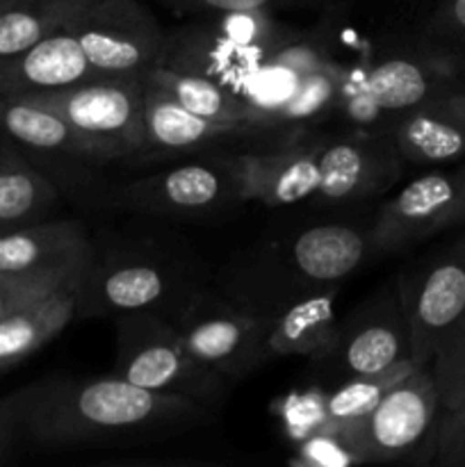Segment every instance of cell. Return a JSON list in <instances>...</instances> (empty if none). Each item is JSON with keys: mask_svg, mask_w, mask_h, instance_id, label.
Listing matches in <instances>:
<instances>
[{"mask_svg": "<svg viewBox=\"0 0 465 467\" xmlns=\"http://www.w3.org/2000/svg\"><path fill=\"white\" fill-rule=\"evenodd\" d=\"M296 465H313V467H346L356 465L354 456L346 450L342 438L333 433H310V436L299 438L296 456L292 459Z\"/></svg>", "mask_w": 465, "mask_h": 467, "instance_id": "4dcf8cb0", "label": "cell"}, {"mask_svg": "<svg viewBox=\"0 0 465 467\" xmlns=\"http://www.w3.org/2000/svg\"><path fill=\"white\" fill-rule=\"evenodd\" d=\"M342 76H345V64L337 59L322 71L305 76L287 99H283L251 123L253 132H269L281 140H290V137L317 130V126L333 117Z\"/></svg>", "mask_w": 465, "mask_h": 467, "instance_id": "44dd1931", "label": "cell"}, {"mask_svg": "<svg viewBox=\"0 0 465 467\" xmlns=\"http://www.w3.org/2000/svg\"><path fill=\"white\" fill-rule=\"evenodd\" d=\"M465 223V167L433 169L413 178L378 208L369 226L372 255L408 246Z\"/></svg>", "mask_w": 465, "mask_h": 467, "instance_id": "8fae6325", "label": "cell"}, {"mask_svg": "<svg viewBox=\"0 0 465 467\" xmlns=\"http://www.w3.org/2000/svg\"><path fill=\"white\" fill-rule=\"evenodd\" d=\"M87 269L76 272L53 292L14 310L0 322V372L30 358L76 319Z\"/></svg>", "mask_w": 465, "mask_h": 467, "instance_id": "e0dca14e", "label": "cell"}, {"mask_svg": "<svg viewBox=\"0 0 465 467\" xmlns=\"http://www.w3.org/2000/svg\"><path fill=\"white\" fill-rule=\"evenodd\" d=\"M114 374L146 390L190 400L217 413L232 383L190 354L171 319L153 310L114 317Z\"/></svg>", "mask_w": 465, "mask_h": 467, "instance_id": "3957f363", "label": "cell"}, {"mask_svg": "<svg viewBox=\"0 0 465 467\" xmlns=\"http://www.w3.org/2000/svg\"><path fill=\"white\" fill-rule=\"evenodd\" d=\"M57 196L48 176L0 146V233L44 222Z\"/></svg>", "mask_w": 465, "mask_h": 467, "instance_id": "603a6c76", "label": "cell"}, {"mask_svg": "<svg viewBox=\"0 0 465 467\" xmlns=\"http://www.w3.org/2000/svg\"><path fill=\"white\" fill-rule=\"evenodd\" d=\"M64 27L78 36L96 76H144L167 39L140 0H82Z\"/></svg>", "mask_w": 465, "mask_h": 467, "instance_id": "9c48e42d", "label": "cell"}, {"mask_svg": "<svg viewBox=\"0 0 465 467\" xmlns=\"http://www.w3.org/2000/svg\"><path fill=\"white\" fill-rule=\"evenodd\" d=\"M365 85L397 121L424 100L465 87V53L422 39L415 48H397L365 64Z\"/></svg>", "mask_w": 465, "mask_h": 467, "instance_id": "4fadbf2b", "label": "cell"}, {"mask_svg": "<svg viewBox=\"0 0 465 467\" xmlns=\"http://www.w3.org/2000/svg\"><path fill=\"white\" fill-rule=\"evenodd\" d=\"M440 415V392L431 365L413 369L390 388L377 406L342 433V442L360 463L419 461L431 463L433 433Z\"/></svg>", "mask_w": 465, "mask_h": 467, "instance_id": "8992f818", "label": "cell"}, {"mask_svg": "<svg viewBox=\"0 0 465 467\" xmlns=\"http://www.w3.org/2000/svg\"><path fill=\"white\" fill-rule=\"evenodd\" d=\"M16 397L21 433L48 450L160 441L214 418L205 406L146 390L114 372L96 379H44L16 390Z\"/></svg>", "mask_w": 465, "mask_h": 467, "instance_id": "6da1fadb", "label": "cell"}, {"mask_svg": "<svg viewBox=\"0 0 465 467\" xmlns=\"http://www.w3.org/2000/svg\"><path fill=\"white\" fill-rule=\"evenodd\" d=\"M94 249L82 223L36 222L0 233V272H41L89 263Z\"/></svg>", "mask_w": 465, "mask_h": 467, "instance_id": "ffe728a7", "label": "cell"}, {"mask_svg": "<svg viewBox=\"0 0 465 467\" xmlns=\"http://www.w3.org/2000/svg\"><path fill=\"white\" fill-rule=\"evenodd\" d=\"M196 267L178 255L150 249H117L105 260H91L78 296V319L119 317L153 310L171 315L196 290Z\"/></svg>", "mask_w": 465, "mask_h": 467, "instance_id": "277c9868", "label": "cell"}, {"mask_svg": "<svg viewBox=\"0 0 465 467\" xmlns=\"http://www.w3.org/2000/svg\"><path fill=\"white\" fill-rule=\"evenodd\" d=\"M82 0H7L0 7V59L32 48L62 30Z\"/></svg>", "mask_w": 465, "mask_h": 467, "instance_id": "d4e9b609", "label": "cell"}, {"mask_svg": "<svg viewBox=\"0 0 465 467\" xmlns=\"http://www.w3.org/2000/svg\"><path fill=\"white\" fill-rule=\"evenodd\" d=\"M433 465L465 467V404L440 410L433 433Z\"/></svg>", "mask_w": 465, "mask_h": 467, "instance_id": "f546056e", "label": "cell"}, {"mask_svg": "<svg viewBox=\"0 0 465 467\" xmlns=\"http://www.w3.org/2000/svg\"><path fill=\"white\" fill-rule=\"evenodd\" d=\"M372 255L369 226L326 222L258 242L223 272L222 295L276 317L310 295L340 287Z\"/></svg>", "mask_w": 465, "mask_h": 467, "instance_id": "7a4b0ae2", "label": "cell"}, {"mask_svg": "<svg viewBox=\"0 0 465 467\" xmlns=\"http://www.w3.org/2000/svg\"><path fill=\"white\" fill-rule=\"evenodd\" d=\"M422 39L465 53V0H440L424 21Z\"/></svg>", "mask_w": 465, "mask_h": 467, "instance_id": "f1b7e54d", "label": "cell"}, {"mask_svg": "<svg viewBox=\"0 0 465 467\" xmlns=\"http://www.w3.org/2000/svg\"><path fill=\"white\" fill-rule=\"evenodd\" d=\"M144 76H98L62 89L21 94L67 119L112 160L144 146Z\"/></svg>", "mask_w": 465, "mask_h": 467, "instance_id": "52a82bcc", "label": "cell"}, {"mask_svg": "<svg viewBox=\"0 0 465 467\" xmlns=\"http://www.w3.org/2000/svg\"><path fill=\"white\" fill-rule=\"evenodd\" d=\"M91 260L89 263L73 265V267L41 269V272H0V322L7 315H12L14 310L23 308L30 301L53 292L55 287L62 285L76 272L89 267Z\"/></svg>", "mask_w": 465, "mask_h": 467, "instance_id": "484cf974", "label": "cell"}, {"mask_svg": "<svg viewBox=\"0 0 465 467\" xmlns=\"http://www.w3.org/2000/svg\"><path fill=\"white\" fill-rule=\"evenodd\" d=\"M406 358H410L408 324L395 281L351 310L337 327L331 349L317 360L333 363L345 379L383 372Z\"/></svg>", "mask_w": 465, "mask_h": 467, "instance_id": "7c38bea8", "label": "cell"}, {"mask_svg": "<svg viewBox=\"0 0 465 467\" xmlns=\"http://www.w3.org/2000/svg\"><path fill=\"white\" fill-rule=\"evenodd\" d=\"M146 78L153 80L155 85L164 87L171 96H176L178 103L185 105L190 112L199 114L208 121L222 123V126L242 128V130L253 135V130L246 126L244 100L231 87L222 85L212 78L199 76V73L178 71V68L160 67V64H155L146 73Z\"/></svg>", "mask_w": 465, "mask_h": 467, "instance_id": "cb8c5ba5", "label": "cell"}, {"mask_svg": "<svg viewBox=\"0 0 465 467\" xmlns=\"http://www.w3.org/2000/svg\"><path fill=\"white\" fill-rule=\"evenodd\" d=\"M392 141L404 162L450 164L465 158V87L424 100L397 119Z\"/></svg>", "mask_w": 465, "mask_h": 467, "instance_id": "9a60e30c", "label": "cell"}, {"mask_svg": "<svg viewBox=\"0 0 465 467\" xmlns=\"http://www.w3.org/2000/svg\"><path fill=\"white\" fill-rule=\"evenodd\" d=\"M418 368L422 365L406 358L383 372L345 377L331 390H310L304 397H292L285 410L287 424L296 438L310 433H333L340 438L360 422L395 383Z\"/></svg>", "mask_w": 465, "mask_h": 467, "instance_id": "5bb4252c", "label": "cell"}, {"mask_svg": "<svg viewBox=\"0 0 465 467\" xmlns=\"http://www.w3.org/2000/svg\"><path fill=\"white\" fill-rule=\"evenodd\" d=\"M0 132L39 153L62 155L82 162H109L108 150L82 135L53 109L23 96H0Z\"/></svg>", "mask_w": 465, "mask_h": 467, "instance_id": "d6986e66", "label": "cell"}, {"mask_svg": "<svg viewBox=\"0 0 465 467\" xmlns=\"http://www.w3.org/2000/svg\"><path fill=\"white\" fill-rule=\"evenodd\" d=\"M319 0H164V5L182 16H214V14H244V12H278V9L305 7Z\"/></svg>", "mask_w": 465, "mask_h": 467, "instance_id": "83f0119b", "label": "cell"}, {"mask_svg": "<svg viewBox=\"0 0 465 467\" xmlns=\"http://www.w3.org/2000/svg\"><path fill=\"white\" fill-rule=\"evenodd\" d=\"M190 354L226 381H242L274 358V317L253 313L222 292L199 287L169 315Z\"/></svg>", "mask_w": 465, "mask_h": 467, "instance_id": "5b68a950", "label": "cell"}, {"mask_svg": "<svg viewBox=\"0 0 465 467\" xmlns=\"http://www.w3.org/2000/svg\"><path fill=\"white\" fill-rule=\"evenodd\" d=\"M249 135L242 128L222 126L190 112L176 96L146 78L144 85V146L146 155H176L199 150L226 137Z\"/></svg>", "mask_w": 465, "mask_h": 467, "instance_id": "ac0fdd59", "label": "cell"}, {"mask_svg": "<svg viewBox=\"0 0 465 467\" xmlns=\"http://www.w3.org/2000/svg\"><path fill=\"white\" fill-rule=\"evenodd\" d=\"M433 377L440 392V410L465 404V327L459 328L431 360Z\"/></svg>", "mask_w": 465, "mask_h": 467, "instance_id": "4316f807", "label": "cell"}, {"mask_svg": "<svg viewBox=\"0 0 465 467\" xmlns=\"http://www.w3.org/2000/svg\"><path fill=\"white\" fill-rule=\"evenodd\" d=\"M340 287L310 295L296 301L274 317L269 347L274 358H290V356H305V358H322L331 349L337 336L336 299Z\"/></svg>", "mask_w": 465, "mask_h": 467, "instance_id": "7402d4cb", "label": "cell"}, {"mask_svg": "<svg viewBox=\"0 0 465 467\" xmlns=\"http://www.w3.org/2000/svg\"><path fill=\"white\" fill-rule=\"evenodd\" d=\"M98 78L68 27L53 32L32 48L0 59V96L62 89Z\"/></svg>", "mask_w": 465, "mask_h": 467, "instance_id": "2e32d148", "label": "cell"}, {"mask_svg": "<svg viewBox=\"0 0 465 467\" xmlns=\"http://www.w3.org/2000/svg\"><path fill=\"white\" fill-rule=\"evenodd\" d=\"M21 436V427H18V397L12 392L9 397L0 400V463L9 456L14 450V442Z\"/></svg>", "mask_w": 465, "mask_h": 467, "instance_id": "1f68e13d", "label": "cell"}, {"mask_svg": "<svg viewBox=\"0 0 465 467\" xmlns=\"http://www.w3.org/2000/svg\"><path fill=\"white\" fill-rule=\"evenodd\" d=\"M408 324L410 358L431 365L436 351L465 327V233L445 251L410 265L397 278Z\"/></svg>", "mask_w": 465, "mask_h": 467, "instance_id": "ba28073f", "label": "cell"}, {"mask_svg": "<svg viewBox=\"0 0 465 467\" xmlns=\"http://www.w3.org/2000/svg\"><path fill=\"white\" fill-rule=\"evenodd\" d=\"M114 203L149 217L194 219L244 201L237 158L196 160L126 182Z\"/></svg>", "mask_w": 465, "mask_h": 467, "instance_id": "30bf717a", "label": "cell"}]
</instances>
